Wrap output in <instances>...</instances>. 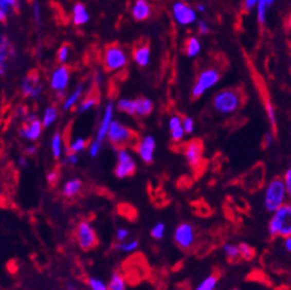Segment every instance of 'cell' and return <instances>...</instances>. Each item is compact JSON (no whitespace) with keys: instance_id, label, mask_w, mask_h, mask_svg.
Returning <instances> with one entry per match:
<instances>
[{"instance_id":"cell-15","label":"cell","mask_w":291,"mask_h":290,"mask_svg":"<svg viewBox=\"0 0 291 290\" xmlns=\"http://www.w3.org/2000/svg\"><path fill=\"white\" fill-rule=\"evenodd\" d=\"M114 111H115V105H114L113 102H109V103L105 105L104 108V112H103V116H102V120L100 124H98V128H97V132H96V140L101 141V142H103V141L107 139V133H108V129L110 127V123L113 122V119H114Z\"/></svg>"},{"instance_id":"cell-45","label":"cell","mask_w":291,"mask_h":290,"mask_svg":"<svg viewBox=\"0 0 291 290\" xmlns=\"http://www.w3.org/2000/svg\"><path fill=\"white\" fill-rule=\"evenodd\" d=\"M184 135H185V131H184L183 126H180L175 129H172L171 131V138L173 141H180L184 138Z\"/></svg>"},{"instance_id":"cell-31","label":"cell","mask_w":291,"mask_h":290,"mask_svg":"<svg viewBox=\"0 0 291 290\" xmlns=\"http://www.w3.org/2000/svg\"><path fill=\"white\" fill-rule=\"evenodd\" d=\"M97 104V99L95 96H89L84 99L81 102L80 104L77 105V113L78 114H83L89 112L90 109H93Z\"/></svg>"},{"instance_id":"cell-37","label":"cell","mask_w":291,"mask_h":290,"mask_svg":"<svg viewBox=\"0 0 291 290\" xmlns=\"http://www.w3.org/2000/svg\"><path fill=\"white\" fill-rule=\"evenodd\" d=\"M88 285L90 290H109L108 285L104 283L101 278L92 276L88 278Z\"/></svg>"},{"instance_id":"cell-12","label":"cell","mask_w":291,"mask_h":290,"mask_svg":"<svg viewBox=\"0 0 291 290\" xmlns=\"http://www.w3.org/2000/svg\"><path fill=\"white\" fill-rule=\"evenodd\" d=\"M174 241L181 249H190L194 243V227L188 223H181L174 231Z\"/></svg>"},{"instance_id":"cell-35","label":"cell","mask_w":291,"mask_h":290,"mask_svg":"<svg viewBox=\"0 0 291 290\" xmlns=\"http://www.w3.org/2000/svg\"><path fill=\"white\" fill-rule=\"evenodd\" d=\"M238 249H239V253H241V257L243 260L245 261H251L252 258L254 257V250L251 248L249 244H246V243H241V244L238 245Z\"/></svg>"},{"instance_id":"cell-48","label":"cell","mask_w":291,"mask_h":290,"mask_svg":"<svg viewBox=\"0 0 291 290\" xmlns=\"http://www.w3.org/2000/svg\"><path fill=\"white\" fill-rule=\"evenodd\" d=\"M168 126H170V131L172 129H175L180 126H183V120L180 119V116L174 115L170 119V122H168Z\"/></svg>"},{"instance_id":"cell-54","label":"cell","mask_w":291,"mask_h":290,"mask_svg":"<svg viewBox=\"0 0 291 290\" xmlns=\"http://www.w3.org/2000/svg\"><path fill=\"white\" fill-rule=\"evenodd\" d=\"M274 142V135L271 134V133H266L265 136H264V140H263V144H264V147H270L271 144Z\"/></svg>"},{"instance_id":"cell-41","label":"cell","mask_w":291,"mask_h":290,"mask_svg":"<svg viewBox=\"0 0 291 290\" xmlns=\"http://www.w3.org/2000/svg\"><path fill=\"white\" fill-rule=\"evenodd\" d=\"M69 53H70L69 45H63L57 52L58 62H61V63H65V62L68 61V58H69Z\"/></svg>"},{"instance_id":"cell-19","label":"cell","mask_w":291,"mask_h":290,"mask_svg":"<svg viewBox=\"0 0 291 290\" xmlns=\"http://www.w3.org/2000/svg\"><path fill=\"white\" fill-rule=\"evenodd\" d=\"M83 189V182L80 178H70L63 184L62 194L66 198H75Z\"/></svg>"},{"instance_id":"cell-6","label":"cell","mask_w":291,"mask_h":290,"mask_svg":"<svg viewBox=\"0 0 291 290\" xmlns=\"http://www.w3.org/2000/svg\"><path fill=\"white\" fill-rule=\"evenodd\" d=\"M103 63L107 71H117L127 65L128 56L125 51L119 45L108 46L104 52Z\"/></svg>"},{"instance_id":"cell-20","label":"cell","mask_w":291,"mask_h":290,"mask_svg":"<svg viewBox=\"0 0 291 290\" xmlns=\"http://www.w3.org/2000/svg\"><path fill=\"white\" fill-rule=\"evenodd\" d=\"M50 150L54 160H61L63 158V153H64V139H63L62 132H54L53 135L51 136Z\"/></svg>"},{"instance_id":"cell-25","label":"cell","mask_w":291,"mask_h":290,"mask_svg":"<svg viewBox=\"0 0 291 290\" xmlns=\"http://www.w3.org/2000/svg\"><path fill=\"white\" fill-rule=\"evenodd\" d=\"M135 100H136L135 115L144 117V116H148L149 114L153 112V107H154V104H153L152 100L144 99V97H139V99H135Z\"/></svg>"},{"instance_id":"cell-38","label":"cell","mask_w":291,"mask_h":290,"mask_svg":"<svg viewBox=\"0 0 291 290\" xmlns=\"http://www.w3.org/2000/svg\"><path fill=\"white\" fill-rule=\"evenodd\" d=\"M18 0H0V10L4 11L6 14L10 13V11L12 10H18Z\"/></svg>"},{"instance_id":"cell-43","label":"cell","mask_w":291,"mask_h":290,"mask_svg":"<svg viewBox=\"0 0 291 290\" xmlns=\"http://www.w3.org/2000/svg\"><path fill=\"white\" fill-rule=\"evenodd\" d=\"M115 237L117 243L127 241V238L129 237V230L125 229V227H119L115 232Z\"/></svg>"},{"instance_id":"cell-10","label":"cell","mask_w":291,"mask_h":290,"mask_svg":"<svg viewBox=\"0 0 291 290\" xmlns=\"http://www.w3.org/2000/svg\"><path fill=\"white\" fill-rule=\"evenodd\" d=\"M70 82V70L66 65H61L51 74L50 77V87L53 92L60 95H64L65 89L68 88Z\"/></svg>"},{"instance_id":"cell-50","label":"cell","mask_w":291,"mask_h":290,"mask_svg":"<svg viewBox=\"0 0 291 290\" xmlns=\"http://www.w3.org/2000/svg\"><path fill=\"white\" fill-rule=\"evenodd\" d=\"M32 10H33V15H34V19H36L37 23L41 22V5H39V3L37 0H34L32 3Z\"/></svg>"},{"instance_id":"cell-18","label":"cell","mask_w":291,"mask_h":290,"mask_svg":"<svg viewBox=\"0 0 291 290\" xmlns=\"http://www.w3.org/2000/svg\"><path fill=\"white\" fill-rule=\"evenodd\" d=\"M152 9L147 0H135L132 7V15L137 22H143L149 18Z\"/></svg>"},{"instance_id":"cell-58","label":"cell","mask_w":291,"mask_h":290,"mask_svg":"<svg viewBox=\"0 0 291 290\" xmlns=\"http://www.w3.org/2000/svg\"><path fill=\"white\" fill-rule=\"evenodd\" d=\"M6 15H7V14H6L5 12H4V11L0 10V23H4V22L6 21Z\"/></svg>"},{"instance_id":"cell-13","label":"cell","mask_w":291,"mask_h":290,"mask_svg":"<svg viewBox=\"0 0 291 290\" xmlns=\"http://www.w3.org/2000/svg\"><path fill=\"white\" fill-rule=\"evenodd\" d=\"M156 142L152 135H146L144 138L136 146V153L139 154L140 159L146 164H151L154 160Z\"/></svg>"},{"instance_id":"cell-53","label":"cell","mask_w":291,"mask_h":290,"mask_svg":"<svg viewBox=\"0 0 291 290\" xmlns=\"http://www.w3.org/2000/svg\"><path fill=\"white\" fill-rule=\"evenodd\" d=\"M25 152H26L27 156H34V155H37V153H38V147L34 146V144H29V146L26 147Z\"/></svg>"},{"instance_id":"cell-32","label":"cell","mask_w":291,"mask_h":290,"mask_svg":"<svg viewBox=\"0 0 291 290\" xmlns=\"http://www.w3.org/2000/svg\"><path fill=\"white\" fill-rule=\"evenodd\" d=\"M137 248H139V241L137 240H132L128 242L124 241V242L117 243V244L115 245V249L122 252H133V251H135Z\"/></svg>"},{"instance_id":"cell-3","label":"cell","mask_w":291,"mask_h":290,"mask_svg":"<svg viewBox=\"0 0 291 290\" xmlns=\"http://www.w3.org/2000/svg\"><path fill=\"white\" fill-rule=\"evenodd\" d=\"M242 99L238 92L233 89H225L215 94L213 97V108L220 114H232L241 107Z\"/></svg>"},{"instance_id":"cell-56","label":"cell","mask_w":291,"mask_h":290,"mask_svg":"<svg viewBox=\"0 0 291 290\" xmlns=\"http://www.w3.org/2000/svg\"><path fill=\"white\" fill-rule=\"evenodd\" d=\"M66 290H78V285L75 282H68L66 284Z\"/></svg>"},{"instance_id":"cell-40","label":"cell","mask_w":291,"mask_h":290,"mask_svg":"<svg viewBox=\"0 0 291 290\" xmlns=\"http://www.w3.org/2000/svg\"><path fill=\"white\" fill-rule=\"evenodd\" d=\"M151 234L152 237L154 238V240H162L163 238V234H165V224L163 223H158L154 227H153L152 231H151Z\"/></svg>"},{"instance_id":"cell-46","label":"cell","mask_w":291,"mask_h":290,"mask_svg":"<svg viewBox=\"0 0 291 290\" xmlns=\"http://www.w3.org/2000/svg\"><path fill=\"white\" fill-rule=\"evenodd\" d=\"M283 182H284L286 195H289V197L291 198V168L285 172L284 179H283Z\"/></svg>"},{"instance_id":"cell-39","label":"cell","mask_w":291,"mask_h":290,"mask_svg":"<svg viewBox=\"0 0 291 290\" xmlns=\"http://www.w3.org/2000/svg\"><path fill=\"white\" fill-rule=\"evenodd\" d=\"M61 160H62V164L64 165V166H75V165H77L78 161H80V156H78V154H75V153L69 152L68 154H66L65 156H63Z\"/></svg>"},{"instance_id":"cell-34","label":"cell","mask_w":291,"mask_h":290,"mask_svg":"<svg viewBox=\"0 0 291 290\" xmlns=\"http://www.w3.org/2000/svg\"><path fill=\"white\" fill-rule=\"evenodd\" d=\"M223 249H224V252H225L226 255V257L231 261H234V260H237V258L241 257V253H239V249L237 245L230 244V243H225L223 246Z\"/></svg>"},{"instance_id":"cell-14","label":"cell","mask_w":291,"mask_h":290,"mask_svg":"<svg viewBox=\"0 0 291 290\" xmlns=\"http://www.w3.org/2000/svg\"><path fill=\"white\" fill-rule=\"evenodd\" d=\"M21 92L23 96L30 97V99H38L43 93V85L39 82L37 75H29L21 85Z\"/></svg>"},{"instance_id":"cell-33","label":"cell","mask_w":291,"mask_h":290,"mask_svg":"<svg viewBox=\"0 0 291 290\" xmlns=\"http://www.w3.org/2000/svg\"><path fill=\"white\" fill-rule=\"evenodd\" d=\"M217 283H218V277L215 275H211L206 277L205 280L196 287L195 290H214Z\"/></svg>"},{"instance_id":"cell-26","label":"cell","mask_w":291,"mask_h":290,"mask_svg":"<svg viewBox=\"0 0 291 290\" xmlns=\"http://www.w3.org/2000/svg\"><path fill=\"white\" fill-rule=\"evenodd\" d=\"M107 285H108L109 290H125L127 289V282H125L124 277L117 271L113 273V275L110 276V280Z\"/></svg>"},{"instance_id":"cell-5","label":"cell","mask_w":291,"mask_h":290,"mask_svg":"<svg viewBox=\"0 0 291 290\" xmlns=\"http://www.w3.org/2000/svg\"><path fill=\"white\" fill-rule=\"evenodd\" d=\"M136 171V162L127 148H117L116 166L114 170L117 179H125L132 177Z\"/></svg>"},{"instance_id":"cell-27","label":"cell","mask_w":291,"mask_h":290,"mask_svg":"<svg viewBox=\"0 0 291 290\" xmlns=\"http://www.w3.org/2000/svg\"><path fill=\"white\" fill-rule=\"evenodd\" d=\"M275 0H258L257 3V18H258V22L261 23V24H265L266 22V13H267V10H269V7L272 5Z\"/></svg>"},{"instance_id":"cell-9","label":"cell","mask_w":291,"mask_h":290,"mask_svg":"<svg viewBox=\"0 0 291 290\" xmlns=\"http://www.w3.org/2000/svg\"><path fill=\"white\" fill-rule=\"evenodd\" d=\"M133 132L127 126L122 124L119 121H114L110 123L107 133V139L113 146L121 147L127 144L133 139Z\"/></svg>"},{"instance_id":"cell-28","label":"cell","mask_w":291,"mask_h":290,"mask_svg":"<svg viewBox=\"0 0 291 290\" xmlns=\"http://www.w3.org/2000/svg\"><path fill=\"white\" fill-rule=\"evenodd\" d=\"M117 109L120 112L128 114V115H135L136 111V100L121 99L117 102Z\"/></svg>"},{"instance_id":"cell-44","label":"cell","mask_w":291,"mask_h":290,"mask_svg":"<svg viewBox=\"0 0 291 290\" xmlns=\"http://www.w3.org/2000/svg\"><path fill=\"white\" fill-rule=\"evenodd\" d=\"M183 128L185 133H187V134H191V133H193L194 131V121L192 117H185L183 120Z\"/></svg>"},{"instance_id":"cell-1","label":"cell","mask_w":291,"mask_h":290,"mask_svg":"<svg viewBox=\"0 0 291 290\" xmlns=\"http://www.w3.org/2000/svg\"><path fill=\"white\" fill-rule=\"evenodd\" d=\"M271 236H291V204H283L275 211L269 223Z\"/></svg>"},{"instance_id":"cell-55","label":"cell","mask_w":291,"mask_h":290,"mask_svg":"<svg viewBox=\"0 0 291 290\" xmlns=\"http://www.w3.org/2000/svg\"><path fill=\"white\" fill-rule=\"evenodd\" d=\"M284 246L286 249V251L291 252V236L285 237V242H284Z\"/></svg>"},{"instance_id":"cell-60","label":"cell","mask_w":291,"mask_h":290,"mask_svg":"<svg viewBox=\"0 0 291 290\" xmlns=\"http://www.w3.org/2000/svg\"><path fill=\"white\" fill-rule=\"evenodd\" d=\"M234 290H235V289H234Z\"/></svg>"},{"instance_id":"cell-21","label":"cell","mask_w":291,"mask_h":290,"mask_svg":"<svg viewBox=\"0 0 291 290\" xmlns=\"http://www.w3.org/2000/svg\"><path fill=\"white\" fill-rule=\"evenodd\" d=\"M90 15L86 11V7L82 3L75 4L72 10V21L76 26H82L89 22Z\"/></svg>"},{"instance_id":"cell-57","label":"cell","mask_w":291,"mask_h":290,"mask_svg":"<svg viewBox=\"0 0 291 290\" xmlns=\"http://www.w3.org/2000/svg\"><path fill=\"white\" fill-rule=\"evenodd\" d=\"M195 9L199 11V12H202L204 13L206 11V6L204 5V4H196V6H195Z\"/></svg>"},{"instance_id":"cell-4","label":"cell","mask_w":291,"mask_h":290,"mask_svg":"<svg viewBox=\"0 0 291 290\" xmlns=\"http://www.w3.org/2000/svg\"><path fill=\"white\" fill-rule=\"evenodd\" d=\"M75 237H76L78 246L84 251H89L98 244L96 231L93 225L86 221L78 223L76 229H75Z\"/></svg>"},{"instance_id":"cell-11","label":"cell","mask_w":291,"mask_h":290,"mask_svg":"<svg viewBox=\"0 0 291 290\" xmlns=\"http://www.w3.org/2000/svg\"><path fill=\"white\" fill-rule=\"evenodd\" d=\"M172 12L175 22L178 23L179 25L187 26L193 24V23L196 21L195 11L192 9L191 6L186 5V4L183 2L174 3V5L172 7Z\"/></svg>"},{"instance_id":"cell-2","label":"cell","mask_w":291,"mask_h":290,"mask_svg":"<svg viewBox=\"0 0 291 290\" xmlns=\"http://www.w3.org/2000/svg\"><path fill=\"white\" fill-rule=\"evenodd\" d=\"M285 199L286 191L283 179L275 178L271 180L264 192V206L267 212L274 213L285 203Z\"/></svg>"},{"instance_id":"cell-36","label":"cell","mask_w":291,"mask_h":290,"mask_svg":"<svg viewBox=\"0 0 291 290\" xmlns=\"http://www.w3.org/2000/svg\"><path fill=\"white\" fill-rule=\"evenodd\" d=\"M102 143L103 142H101V141H98L96 139H94L92 142L88 143V147H86V150H88V154L90 158H93V159H95L98 156V154L101 153V150H102Z\"/></svg>"},{"instance_id":"cell-42","label":"cell","mask_w":291,"mask_h":290,"mask_svg":"<svg viewBox=\"0 0 291 290\" xmlns=\"http://www.w3.org/2000/svg\"><path fill=\"white\" fill-rule=\"evenodd\" d=\"M58 179H60V173L56 170H51L46 174V182L50 186H54L58 183Z\"/></svg>"},{"instance_id":"cell-16","label":"cell","mask_w":291,"mask_h":290,"mask_svg":"<svg viewBox=\"0 0 291 290\" xmlns=\"http://www.w3.org/2000/svg\"><path fill=\"white\" fill-rule=\"evenodd\" d=\"M11 56H14V50L11 46L10 41L5 36H0V76L5 75L7 61Z\"/></svg>"},{"instance_id":"cell-51","label":"cell","mask_w":291,"mask_h":290,"mask_svg":"<svg viewBox=\"0 0 291 290\" xmlns=\"http://www.w3.org/2000/svg\"><path fill=\"white\" fill-rule=\"evenodd\" d=\"M257 3L258 0H244V10L246 11V12H250V11H252L256 6H257Z\"/></svg>"},{"instance_id":"cell-8","label":"cell","mask_w":291,"mask_h":290,"mask_svg":"<svg viewBox=\"0 0 291 290\" xmlns=\"http://www.w3.org/2000/svg\"><path fill=\"white\" fill-rule=\"evenodd\" d=\"M220 72L217 69H206L198 76L193 89H192V96L198 99L208 89L213 88L220 81Z\"/></svg>"},{"instance_id":"cell-30","label":"cell","mask_w":291,"mask_h":290,"mask_svg":"<svg viewBox=\"0 0 291 290\" xmlns=\"http://www.w3.org/2000/svg\"><path fill=\"white\" fill-rule=\"evenodd\" d=\"M202 50V44H200L199 39L195 37H190L186 43V52L188 57H195L199 55Z\"/></svg>"},{"instance_id":"cell-52","label":"cell","mask_w":291,"mask_h":290,"mask_svg":"<svg viewBox=\"0 0 291 290\" xmlns=\"http://www.w3.org/2000/svg\"><path fill=\"white\" fill-rule=\"evenodd\" d=\"M17 165L19 168H22V170H26V168L30 166V161H29V158H27V155L21 156V158L18 159Z\"/></svg>"},{"instance_id":"cell-17","label":"cell","mask_w":291,"mask_h":290,"mask_svg":"<svg viewBox=\"0 0 291 290\" xmlns=\"http://www.w3.org/2000/svg\"><path fill=\"white\" fill-rule=\"evenodd\" d=\"M202 152H203V147L199 141L195 140L191 141V142L186 146L185 156H186L187 162L190 164L192 167H195L199 165L200 159H202Z\"/></svg>"},{"instance_id":"cell-47","label":"cell","mask_w":291,"mask_h":290,"mask_svg":"<svg viewBox=\"0 0 291 290\" xmlns=\"http://www.w3.org/2000/svg\"><path fill=\"white\" fill-rule=\"evenodd\" d=\"M266 112H267V116H269L270 122L272 123V126H276V114H275L274 107L270 102H266Z\"/></svg>"},{"instance_id":"cell-24","label":"cell","mask_w":291,"mask_h":290,"mask_svg":"<svg viewBox=\"0 0 291 290\" xmlns=\"http://www.w3.org/2000/svg\"><path fill=\"white\" fill-rule=\"evenodd\" d=\"M58 119V109L54 105H49L44 109V113H43L42 116V124L44 128H49L52 126V124L56 122Z\"/></svg>"},{"instance_id":"cell-59","label":"cell","mask_w":291,"mask_h":290,"mask_svg":"<svg viewBox=\"0 0 291 290\" xmlns=\"http://www.w3.org/2000/svg\"><path fill=\"white\" fill-rule=\"evenodd\" d=\"M289 27H290V30H291V15H290V18H289Z\"/></svg>"},{"instance_id":"cell-23","label":"cell","mask_w":291,"mask_h":290,"mask_svg":"<svg viewBox=\"0 0 291 290\" xmlns=\"http://www.w3.org/2000/svg\"><path fill=\"white\" fill-rule=\"evenodd\" d=\"M134 61L140 66H147L151 62V49L148 45H143L134 51Z\"/></svg>"},{"instance_id":"cell-22","label":"cell","mask_w":291,"mask_h":290,"mask_svg":"<svg viewBox=\"0 0 291 290\" xmlns=\"http://www.w3.org/2000/svg\"><path fill=\"white\" fill-rule=\"evenodd\" d=\"M83 92H84V85L83 84L77 85V88L75 89L71 94H69V95L65 97V100L62 104L63 111L66 112V111H70V109H72L75 105L80 102L82 95H83Z\"/></svg>"},{"instance_id":"cell-49","label":"cell","mask_w":291,"mask_h":290,"mask_svg":"<svg viewBox=\"0 0 291 290\" xmlns=\"http://www.w3.org/2000/svg\"><path fill=\"white\" fill-rule=\"evenodd\" d=\"M198 32L202 34V36H205V34L210 32V26H208V24L205 21L198 22Z\"/></svg>"},{"instance_id":"cell-7","label":"cell","mask_w":291,"mask_h":290,"mask_svg":"<svg viewBox=\"0 0 291 290\" xmlns=\"http://www.w3.org/2000/svg\"><path fill=\"white\" fill-rule=\"evenodd\" d=\"M23 119H24V124L19 131V135H21V138L30 141V142H36L37 140L41 139L43 129H44L42 121L33 113L26 114Z\"/></svg>"},{"instance_id":"cell-29","label":"cell","mask_w":291,"mask_h":290,"mask_svg":"<svg viewBox=\"0 0 291 290\" xmlns=\"http://www.w3.org/2000/svg\"><path fill=\"white\" fill-rule=\"evenodd\" d=\"M88 147V140L82 138V136H78V138L71 141L69 144V152L75 153V154H81L82 152H84Z\"/></svg>"}]
</instances>
